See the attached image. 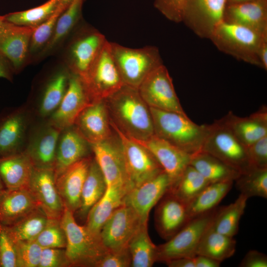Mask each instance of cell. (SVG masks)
Instances as JSON below:
<instances>
[{"instance_id": "b9f144b4", "label": "cell", "mask_w": 267, "mask_h": 267, "mask_svg": "<svg viewBox=\"0 0 267 267\" xmlns=\"http://www.w3.org/2000/svg\"><path fill=\"white\" fill-rule=\"evenodd\" d=\"M237 189L248 198H267V169L252 168L235 180Z\"/></svg>"}, {"instance_id": "603a6c76", "label": "cell", "mask_w": 267, "mask_h": 267, "mask_svg": "<svg viewBox=\"0 0 267 267\" xmlns=\"http://www.w3.org/2000/svg\"><path fill=\"white\" fill-rule=\"evenodd\" d=\"M228 127L246 147L267 135V108L263 106L249 116L229 112L222 117Z\"/></svg>"}, {"instance_id": "5b68a950", "label": "cell", "mask_w": 267, "mask_h": 267, "mask_svg": "<svg viewBox=\"0 0 267 267\" xmlns=\"http://www.w3.org/2000/svg\"><path fill=\"white\" fill-rule=\"evenodd\" d=\"M110 47L124 83L134 88L137 89L152 71L163 64L159 50L155 46L134 48L110 42Z\"/></svg>"}, {"instance_id": "60d3db41", "label": "cell", "mask_w": 267, "mask_h": 267, "mask_svg": "<svg viewBox=\"0 0 267 267\" xmlns=\"http://www.w3.org/2000/svg\"><path fill=\"white\" fill-rule=\"evenodd\" d=\"M61 0H48L37 7L3 15L4 21L18 25L37 27L54 11Z\"/></svg>"}, {"instance_id": "74e56055", "label": "cell", "mask_w": 267, "mask_h": 267, "mask_svg": "<svg viewBox=\"0 0 267 267\" xmlns=\"http://www.w3.org/2000/svg\"><path fill=\"white\" fill-rule=\"evenodd\" d=\"M48 220L45 213L38 207L14 224L4 226L14 243L32 241L36 239Z\"/></svg>"}, {"instance_id": "9c48e42d", "label": "cell", "mask_w": 267, "mask_h": 267, "mask_svg": "<svg viewBox=\"0 0 267 267\" xmlns=\"http://www.w3.org/2000/svg\"><path fill=\"white\" fill-rule=\"evenodd\" d=\"M91 101L104 100L124 85L106 41L98 57L87 74L81 79Z\"/></svg>"}, {"instance_id": "7c38bea8", "label": "cell", "mask_w": 267, "mask_h": 267, "mask_svg": "<svg viewBox=\"0 0 267 267\" xmlns=\"http://www.w3.org/2000/svg\"><path fill=\"white\" fill-rule=\"evenodd\" d=\"M227 0H186L182 21L197 36L209 39L223 21Z\"/></svg>"}, {"instance_id": "ba28073f", "label": "cell", "mask_w": 267, "mask_h": 267, "mask_svg": "<svg viewBox=\"0 0 267 267\" xmlns=\"http://www.w3.org/2000/svg\"><path fill=\"white\" fill-rule=\"evenodd\" d=\"M218 207L191 219L166 242L157 246L156 262L166 263L171 260L194 257L198 243L212 224Z\"/></svg>"}, {"instance_id": "8d00e7d4", "label": "cell", "mask_w": 267, "mask_h": 267, "mask_svg": "<svg viewBox=\"0 0 267 267\" xmlns=\"http://www.w3.org/2000/svg\"><path fill=\"white\" fill-rule=\"evenodd\" d=\"M248 199L240 193L233 203L218 208L212 223L213 228L220 233L234 237L238 233L239 222L244 213Z\"/></svg>"}, {"instance_id": "c3c4849f", "label": "cell", "mask_w": 267, "mask_h": 267, "mask_svg": "<svg viewBox=\"0 0 267 267\" xmlns=\"http://www.w3.org/2000/svg\"><path fill=\"white\" fill-rule=\"evenodd\" d=\"M247 152L252 168L267 169V135L248 146Z\"/></svg>"}, {"instance_id": "bcb514c9", "label": "cell", "mask_w": 267, "mask_h": 267, "mask_svg": "<svg viewBox=\"0 0 267 267\" xmlns=\"http://www.w3.org/2000/svg\"><path fill=\"white\" fill-rule=\"evenodd\" d=\"M0 267H17L15 244L0 223Z\"/></svg>"}, {"instance_id": "f35d334b", "label": "cell", "mask_w": 267, "mask_h": 267, "mask_svg": "<svg viewBox=\"0 0 267 267\" xmlns=\"http://www.w3.org/2000/svg\"><path fill=\"white\" fill-rule=\"evenodd\" d=\"M69 72L61 70L48 81L43 92L39 112L41 116L51 115L58 107L67 87Z\"/></svg>"}, {"instance_id": "44dd1931", "label": "cell", "mask_w": 267, "mask_h": 267, "mask_svg": "<svg viewBox=\"0 0 267 267\" xmlns=\"http://www.w3.org/2000/svg\"><path fill=\"white\" fill-rule=\"evenodd\" d=\"M94 160L105 179L107 186L124 185L128 190L124 162L120 145L109 139L91 144Z\"/></svg>"}, {"instance_id": "7402d4cb", "label": "cell", "mask_w": 267, "mask_h": 267, "mask_svg": "<svg viewBox=\"0 0 267 267\" xmlns=\"http://www.w3.org/2000/svg\"><path fill=\"white\" fill-rule=\"evenodd\" d=\"M75 124L77 130L91 144L109 138L110 131L103 100L92 101L82 111Z\"/></svg>"}, {"instance_id": "2e32d148", "label": "cell", "mask_w": 267, "mask_h": 267, "mask_svg": "<svg viewBox=\"0 0 267 267\" xmlns=\"http://www.w3.org/2000/svg\"><path fill=\"white\" fill-rule=\"evenodd\" d=\"M29 190L48 219H61L65 206L56 187L53 169L34 168Z\"/></svg>"}, {"instance_id": "5bb4252c", "label": "cell", "mask_w": 267, "mask_h": 267, "mask_svg": "<svg viewBox=\"0 0 267 267\" xmlns=\"http://www.w3.org/2000/svg\"><path fill=\"white\" fill-rule=\"evenodd\" d=\"M91 102L81 78L70 72L65 94L58 107L51 114L49 124L61 131L70 128Z\"/></svg>"}, {"instance_id": "f546056e", "label": "cell", "mask_w": 267, "mask_h": 267, "mask_svg": "<svg viewBox=\"0 0 267 267\" xmlns=\"http://www.w3.org/2000/svg\"><path fill=\"white\" fill-rule=\"evenodd\" d=\"M33 169L24 151L0 158V178L7 189H29Z\"/></svg>"}, {"instance_id": "8992f818", "label": "cell", "mask_w": 267, "mask_h": 267, "mask_svg": "<svg viewBox=\"0 0 267 267\" xmlns=\"http://www.w3.org/2000/svg\"><path fill=\"white\" fill-rule=\"evenodd\" d=\"M202 150L219 158L240 174L253 168L247 147L235 135L223 118L209 125Z\"/></svg>"}, {"instance_id": "681fc988", "label": "cell", "mask_w": 267, "mask_h": 267, "mask_svg": "<svg viewBox=\"0 0 267 267\" xmlns=\"http://www.w3.org/2000/svg\"><path fill=\"white\" fill-rule=\"evenodd\" d=\"M131 259L128 249L107 251L94 264L93 267H129Z\"/></svg>"}, {"instance_id": "db71d44e", "label": "cell", "mask_w": 267, "mask_h": 267, "mask_svg": "<svg viewBox=\"0 0 267 267\" xmlns=\"http://www.w3.org/2000/svg\"><path fill=\"white\" fill-rule=\"evenodd\" d=\"M195 267H219L221 262L209 257L196 255L193 257Z\"/></svg>"}, {"instance_id": "4316f807", "label": "cell", "mask_w": 267, "mask_h": 267, "mask_svg": "<svg viewBox=\"0 0 267 267\" xmlns=\"http://www.w3.org/2000/svg\"><path fill=\"white\" fill-rule=\"evenodd\" d=\"M128 192L124 185L108 186L100 199L91 208L85 225L93 235L99 236L100 231L113 212L124 204L123 200Z\"/></svg>"}, {"instance_id": "30bf717a", "label": "cell", "mask_w": 267, "mask_h": 267, "mask_svg": "<svg viewBox=\"0 0 267 267\" xmlns=\"http://www.w3.org/2000/svg\"><path fill=\"white\" fill-rule=\"evenodd\" d=\"M137 89L149 107L186 115L177 96L172 79L163 64L152 71Z\"/></svg>"}, {"instance_id": "9f6ffc18", "label": "cell", "mask_w": 267, "mask_h": 267, "mask_svg": "<svg viewBox=\"0 0 267 267\" xmlns=\"http://www.w3.org/2000/svg\"><path fill=\"white\" fill-rule=\"evenodd\" d=\"M169 267H195L193 257H183L166 262Z\"/></svg>"}, {"instance_id": "94428289", "label": "cell", "mask_w": 267, "mask_h": 267, "mask_svg": "<svg viewBox=\"0 0 267 267\" xmlns=\"http://www.w3.org/2000/svg\"><path fill=\"white\" fill-rule=\"evenodd\" d=\"M265 1H267V0H265Z\"/></svg>"}, {"instance_id": "52a82bcc", "label": "cell", "mask_w": 267, "mask_h": 267, "mask_svg": "<svg viewBox=\"0 0 267 267\" xmlns=\"http://www.w3.org/2000/svg\"><path fill=\"white\" fill-rule=\"evenodd\" d=\"M110 125L119 137L128 191L164 171L148 150L133 140L113 122H111Z\"/></svg>"}, {"instance_id": "4dcf8cb0", "label": "cell", "mask_w": 267, "mask_h": 267, "mask_svg": "<svg viewBox=\"0 0 267 267\" xmlns=\"http://www.w3.org/2000/svg\"><path fill=\"white\" fill-rule=\"evenodd\" d=\"M190 165L210 183L233 181L240 173L219 158L201 150L191 156Z\"/></svg>"}, {"instance_id": "d6a6232c", "label": "cell", "mask_w": 267, "mask_h": 267, "mask_svg": "<svg viewBox=\"0 0 267 267\" xmlns=\"http://www.w3.org/2000/svg\"><path fill=\"white\" fill-rule=\"evenodd\" d=\"M233 181L209 184L187 206L189 220L210 212L218 205L231 189Z\"/></svg>"}, {"instance_id": "ac0fdd59", "label": "cell", "mask_w": 267, "mask_h": 267, "mask_svg": "<svg viewBox=\"0 0 267 267\" xmlns=\"http://www.w3.org/2000/svg\"><path fill=\"white\" fill-rule=\"evenodd\" d=\"M36 27L18 25L4 21L0 29V52L14 71L21 68L29 52L32 34Z\"/></svg>"}, {"instance_id": "f5cc1de1", "label": "cell", "mask_w": 267, "mask_h": 267, "mask_svg": "<svg viewBox=\"0 0 267 267\" xmlns=\"http://www.w3.org/2000/svg\"><path fill=\"white\" fill-rule=\"evenodd\" d=\"M14 70L6 57L0 52V78L11 81Z\"/></svg>"}, {"instance_id": "f1b7e54d", "label": "cell", "mask_w": 267, "mask_h": 267, "mask_svg": "<svg viewBox=\"0 0 267 267\" xmlns=\"http://www.w3.org/2000/svg\"><path fill=\"white\" fill-rule=\"evenodd\" d=\"M38 207L29 189H6L0 199V223L12 225Z\"/></svg>"}, {"instance_id": "3957f363", "label": "cell", "mask_w": 267, "mask_h": 267, "mask_svg": "<svg viewBox=\"0 0 267 267\" xmlns=\"http://www.w3.org/2000/svg\"><path fill=\"white\" fill-rule=\"evenodd\" d=\"M65 233V255L69 267H92L107 251L99 236L92 234L85 225L77 223L74 213L65 207L60 219Z\"/></svg>"}, {"instance_id": "816d5d0a", "label": "cell", "mask_w": 267, "mask_h": 267, "mask_svg": "<svg viewBox=\"0 0 267 267\" xmlns=\"http://www.w3.org/2000/svg\"><path fill=\"white\" fill-rule=\"evenodd\" d=\"M240 267H267V256L257 250L249 251L239 264Z\"/></svg>"}, {"instance_id": "d6986e66", "label": "cell", "mask_w": 267, "mask_h": 267, "mask_svg": "<svg viewBox=\"0 0 267 267\" xmlns=\"http://www.w3.org/2000/svg\"><path fill=\"white\" fill-rule=\"evenodd\" d=\"M154 220L160 236L168 240L189 221L187 205L168 191L156 205Z\"/></svg>"}, {"instance_id": "680465c9", "label": "cell", "mask_w": 267, "mask_h": 267, "mask_svg": "<svg viewBox=\"0 0 267 267\" xmlns=\"http://www.w3.org/2000/svg\"><path fill=\"white\" fill-rule=\"evenodd\" d=\"M6 190V188L0 178V199Z\"/></svg>"}, {"instance_id": "e0dca14e", "label": "cell", "mask_w": 267, "mask_h": 267, "mask_svg": "<svg viewBox=\"0 0 267 267\" xmlns=\"http://www.w3.org/2000/svg\"><path fill=\"white\" fill-rule=\"evenodd\" d=\"M171 186L168 176L163 171L130 190L124 198V204L132 208L142 222L147 223L150 211L169 191Z\"/></svg>"}, {"instance_id": "11a10c76", "label": "cell", "mask_w": 267, "mask_h": 267, "mask_svg": "<svg viewBox=\"0 0 267 267\" xmlns=\"http://www.w3.org/2000/svg\"><path fill=\"white\" fill-rule=\"evenodd\" d=\"M258 57L261 67L267 70V35L264 37L258 50Z\"/></svg>"}, {"instance_id": "4fadbf2b", "label": "cell", "mask_w": 267, "mask_h": 267, "mask_svg": "<svg viewBox=\"0 0 267 267\" xmlns=\"http://www.w3.org/2000/svg\"><path fill=\"white\" fill-rule=\"evenodd\" d=\"M107 39L98 31L84 29L73 39L67 52L70 72L83 79L93 65Z\"/></svg>"}, {"instance_id": "ee69618b", "label": "cell", "mask_w": 267, "mask_h": 267, "mask_svg": "<svg viewBox=\"0 0 267 267\" xmlns=\"http://www.w3.org/2000/svg\"><path fill=\"white\" fill-rule=\"evenodd\" d=\"M35 240L43 248L65 249L66 237L60 220L48 219L46 224Z\"/></svg>"}, {"instance_id": "f907efd6", "label": "cell", "mask_w": 267, "mask_h": 267, "mask_svg": "<svg viewBox=\"0 0 267 267\" xmlns=\"http://www.w3.org/2000/svg\"><path fill=\"white\" fill-rule=\"evenodd\" d=\"M69 267L65 249L43 248L39 267Z\"/></svg>"}, {"instance_id": "f6af8a7d", "label": "cell", "mask_w": 267, "mask_h": 267, "mask_svg": "<svg viewBox=\"0 0 267 267\" xmlns=\"http://www.w3.org/2000/svg\"><path fill=\"white\" fill-rule=\"evenodd\" d=\"M17 267H39L43 250L35 240L14 243Z\"/></svg>"}, {"instance_id": "d4e9b609", "label": "cell", "mask_w": 267, "mask_h": 267, "mask_svg": "<svg viewBox=\"0 0 267 267\" xmlns=\"http://www.w3.org/2000/svg\"><path fill=\"white\" fill-rule=\"evenodd\" d=\"M255 30L267 33V1L264 0L227 4L224 20Z\"/></svg>"}, {"instance_id": "8fae6325", "label": "cell", "mask_w": 267, "mask_h": 267, "mask_svg": "<svg viewBox=\"0 0 267 267\" xmlns=\"http://www.w3.org/2000/svg\"><path fill=\"white\" fill-rule=\"evenodd\" d=\"M142 223H145L132 208L123 204L113 212L100 231L103 246L109 251L128 249L130 241Z\"/></svg>"}, {"instance_id": "9a60e30c", "label": "cell", "mask_w": 267, "mask_h": 267, "mask_svg": "<svg viewBox=\"0 0 267 267\" xmlns=\"http://www.w3.org/2000/svg\"><path fill=\"white\" fill-rule=\"evenodd\" d=\"M130 137L146 148L155 157L168 176L171 187L190 165L191 155L155 134L145 139Z\"/></svg>"}, {"instance_id": "e575fe53", "label": "cell", "mask_w": 267, "mask_h": 267, "mask_svg": "<svg viewBox=\"0 0 267 267\" xmlns=\"http://www.w3.org/2000/svg\"><path fill=\"white\" fill-rule=\"evenodd\" d=\"M85 0H72L58 19L52 35L39 53L45 56L56 48L72 31L79 21Z\"/></svg>"}, {"instance_id": "1f68e13d", "label": "cell", "mask_w": 267, "mask_h": 267, "mask_svg": "<svg viewBox=\"0 0 267 267\" xmlns=\"http://www.w3.org/2000/svg\"><path fill=\"white\" fill-rule=\"evenodd\" d=\"M236 246L233 237L217 232L211 224L201 237L195 253L196 255L206 256L222 263L234 255Z\"/></svg>"}, {"instance_id": "83f0119b", "label": "cell", "mask_w": 267, "mask_h": 267, "mask_svg": "<svg viewBox=\"0 0 267 267\" xmlns=\"http://www.w3.org/2000/svg\"><path fill=\"white\" fill-rule=\"evenodd\" d=\"M60 135L56 152L53 171L55 178L69 166L86 157L88 141L77 129L70 127Z\"/></svg>"}, {"instance_id": "277c9868", "label": "cell", "mask_w": 267, "mask_h": 267, "mask_svg": "<svg viewBox=\"0 0 267 267\" xmlns=\"http://www.w3.org/2000/svg\"><path fill=\"white\" fill-rule=\"evenodd\" d=\"M267 34L223 21L210 39L220 51L237 59L261 67L258 57L260 43Z\"/></svg>"}, {"instance_id": "d590c367", "label": "cell", "mask_w": 267, "mask_h": 267, "mask_svg": "<svg viewBox=\"0 0 267 267\" xmlns=\"http://www.w3.org/2000/svg\"><path fill=\"white\" fill-rule=\"evenodd\" d=\"M156 249L148 232L147 223H142L129 242L128 249L132 267H151L156 262Z\"/></svg>"}, {"instance_id": "6da1fadb", "label": "cell", "mask_w": 267, "mask_h": 267, "mask_svg": "<svg viewBox=\"0 0 267 267\" xmlns=\"http://www.w3.org/2000/svg\"><path fill=\"white\" fill-rule=\"evenodd\" d=\"M106 99L117 124L113 122L128 136L145 139L154 134L149 107L137 89L125 85Z\"/></svg>"}, {"instance_id": "484cf974", "label": "cell", "mask_w": 267, "mask_h": 267, "mask_svg": "<svg viewBox=\"0 0 267 267\" xmlns=\"http://www.w3.org/2000/svg\"><path fill=\"white\" fill-rule=\"evenodd\" d=\"M27 124V116L21 110L0 116V158L21 152Z\"/></svg>"}, {"instance_id": "91938a15", "label": "cell", "mask_w": 267, "mask_h": 267, "mask_svg": "<svg viewBox=\"0 0 267 267\" xmlns=\"http://www.w3.org/2000/svg\"><path fill=\"white\" fill-rule=\"evenodd\" d=\"M4 21V19H3V15L2 16L0 15V29L1 27L2 26Z\"/></svg>"}, {"instance_id": "ab89813d", "label": "cell", "mask_w": 267, "mask_h": 267, "mask_svg": "<svg viewBox=\"0 0 267 267\" xmlns=\"http://www.w3.org/2000/svg\"><path fill=\"white\" fill-rule=\"evenodd\" d=\"M210 183L201 174L189 165L169 191L187 205Z\"/></svg>"}, {"instance_id": "7a4b0ae2", "label": "cell", "mask_w": 267, "mask_h": 267, "mask_svg": "<svg viewBox=\"0 0 267 267\" xmlns=\"http://www.w3.org/2000/svg\"><path fill=\"white\" fill-rule=\"evenodd\" d=\"M154 134L190 155L202 150L209 125H198L187 116L149 107Z\"/></svg>"}, {"instance_id": "7dc6e473", "label": "cell", "mask_w": 267, "mask_h": 267, "mask_svg": "<svg viewBox=\"0 0 267 267\" xmlns=\"http://www.w3.org/2000/svg\"><path fill=\"white\" fill-rule=\"evenodd\" d=\"M186 0H154V6L166 18L178 23L182 21Z\"/></svg>"}, {"instance_id": "ffe728a7", "label": "cell", "mask_w": 267, "mask_h": 267, "mask_svg": "<svg viewBox=\"0 0 267 267\" xmlns=\"http://www.w3.org/2000/svg\"><path fill=\"white\" fill-rule=\"evenodd\" d=\"M91 160L85 157L55 178L56 187L65 207L74 214L80 206L82 190Z\"/></svg>"}, {"instance_id": "836d02e7", "label": "cell", "mask_w": 267, "mask_h": 267, "mask_svg": "<svg viewBox=\"0 0 267 267\" xmlns=\"http://www.w3.org/2000/svg\"><path fill=\"white\" fill-rule=\"evenodd\" d=\"M107 187L98 165L94 159L91 160L82 190L80 206L77 211L82 219H86L89 211L103 196Z\"/></svg>"}, {"instance_id": "7bdbcfd3", "label": "cell", "mask_w": 267, "mask_h": 267, "mask_svg": "<svg viewBox=\"0 0 267 267\" xmlns=\"http://www.w3.org/2000/svg\"><path fill=\"white\" fill-rule=\"evenodd\" d=\"M72 0H61L56 9L43 23L34 31L29 46V53H39L51 38L58 18Z\"/></svg>"}, {"instance_id": "6f0895ef", "label": "cell", "mask_w": 267, "mask_h": 267, "mask_svg": "<svg viewBox=\"0 0 267 267\" xmlns=\"http://www.w3.org/2000/svg\"><path fill=\"white\" fill-rule=\"evenodd\" d=\"M255 0H227V4L240 3Z\"/></svg>"}, {"instance_id": "cb8c5ba5", "label": "cell", "mask_w": 267, "mask_h": 267, "mask_svg": "<svg viewBox=\"0 0 267 267\" xmlns=\"http://www.w3.org/2000/svg\"><path fill=\"white\" fill-rule=\"evenodd\" d=\"M61 131L48 124L40 131L25 151L34 168L53 170Z\"/></svg>"}]
</instances>
